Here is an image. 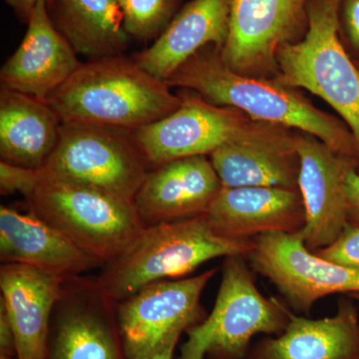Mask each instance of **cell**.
I'll return each instance as SVG.
<instances>
[{"instance_id": "obj_4", "label": "cell", "mask_w": 359, "mask_h": 359, "mask_svg": "<svg viewBox=\"0 0 359 359\" xmlns=\"http://www.w3.org/2000/svg\"><path fill=\"white\" fill-rule=\"evenodd\" d=\"M30 212L104 266L121 256L145 226L133 202L45 173L26 197Z\"/></svg>"}, {"instance_id": "obj_5", "label": "cell", "mask_w": 359, "mask_h": 359, "mask_svg": "<svg viewBox=\"0 0 359 359\" xmlns=\"http://www.w3.org/2000/svg\"><path fill=\"white\" fill-rule=\"evenodd\" d=\"M340 0H309L308 32L276 55L280 83L325 100L351 130L359 158V71L339 36Z\"/></svg>"}, {"instance_id": "obj_32", "label": "cell", "mask_w": 359, "mask_h": 359, "mask_svg": "<svg viewBox=\"0 0 359 359\" xmlns=\"http://www.w3.org/2000/svg\"><path fill=\"white\" fill-rule=\"evenodd\" d=\"M349 297H353V299H355V301L359 302V292H355V294H348Z\"/></svg>"}, {"instance_id": "obj_31", "label": "cell", "mask_w": 359, "mask_h": 359, "mask_svg": "<svg viewBox=\"0 0 359 359\" xmlns=\"http://www.w3.org/2000/svg\"><path fill=\"white\" fill-rule=\"evenodd\" d=\"M6 1L9 6L13 7V11L18 14L21 20L27 22L33 9L39 2L43 1L48 4L51 0H6Z\"/></svg>"}, {"instance_id": "obj_15", "label": "cell", "mask_w": 359, "mask_h": 359, "mask_svg": "<svg viewBox=\"0 0 359 359\" xmlns=\"http://www.w3.org/2000/svg\"><path fill=\"white\" fill-rule=\"evenodd\" d=\"M27 25L18 50L0 70L1 89L46 101L81 63L52 21L46 2L35 6Z\"/></svg>"}, {"instance_id": "obj_10", "label": "cell", "mask_w": 359, "mask_h": 359, "mask_svg": "<svg viewBox=\"0 0 359 359\" xmlns=\"http://www.w3.org/2000/svg\"><path fill=\"white\" fill-rule=\"evenodd\" d=\"M217 269L188 278L146 285L116 306L123 347L128 359L156 351L172 335L205 320L200 299Z\"/></svg>"}, {"instance_id": "obj_18", "label": "cell", "mask_w": 359, "mask_h": 359, "mask_svg": "<svg viewBox=\"0 0 359 359\" xmlns=\"http://www.w3.org/2000/svg\"><path fill=\"white\" fill-rule=\"evenodd\" d=\"M67 278L23 264H2L0 304L15 332L18 359H44L52 314Z\"/></svg>"}, {"instance_id": "obj_3", "label": "cell", "mask_w": 359, "mask_h": 359, "mask_svg": "<svg viewBox=\"0 0 359 359\" xmlns=\"http://www.w3.org/2000/svg\"><path fill=\"white\" fill-rule=\"evenodd\" d=\"M252 240H233L212 231L204 216L145 226L128 249L95 280L104 297L118 304L146 285L176 280L221 257L244 256Z\"/></svg>"}, {"instance_id": "obj_13", "label": "cell", "mask_w": 359, "mask_h": 359, "mask_svg": "<svg viewBox=\"0 0 359 359\" xmlns=\"http://www.w3.org/2000/svg\"><path fill=\"white\" fill-rule=\"evenodd\" d=\"M295 146L301 164L297 187L306 212L299 233L316 252L334 243L348 224L346 181L355 162L309 135L295 136Z\"/></svg>"}, {"instance_id": "obj_6", "label": "cell", "mask_w": 359, "mask_h": 359, "mask_svg": "<svg viewBox=\"0 0 359 359\" xmlns=\"http://www.w3.org/2000/svg\"><path fill=\"white\" fill-rule=\"evenodd\" d=\"M244 256L226 257L211 314L189 328L179 359H245L255 335H280L290 323V311L275 297L257 290Z\"/></svg>"}, {"instance_id": "obj_30", "label": "cell", "mask_w": 359, "mask_h": 359, "mask_svg": "<svg viewBox=\"0 0 359 359\" xmlns=\"http://www.w3.org/2000/svg\"><path fill=\"white\" fill-rule=\"evenodd\" d=\"M183 332H177L161 344L156 351L140 359H173L175 348Z\"/></svg>"}, {"instance_id": "obj_28", "label": "cell", "mask_w": 359, "mask_h": 359, "mask_svg": "<svg viewBox=\"0 0 359 359\" xmlns=\"http://www.w3.org/2000/svg\"><path fill=\"white\" fill-rule=\"evenodd\" d=\"M348 224L359 226V174L353 170L346 181Z\"/></svg>"}, {"instance_id": "obj_22", "label": "cell", "mask_w": 359, "mask_h": 359, "mask_svg": "<svg viewBox=\"0 0 359 359\" xmlns=\"http://www.w3.org/2000/svg\"><path fill=\"white\" fill-rule=\"evenodd\" d=\"M61 121L47 101L1 89L0 155L16 166L42 169L57 146Z\"/></svg>"}, {"instance_id": "obj_1", "label": "cell", "mask_w": 359, "mask_h": 359, "mask_svg": "<svg viewBox=\"0 0 359 359\" xmlns=\"http://www.w3.org/2000/svg\"><path fill=\"white\" fill-rule=\"evenodd\" d=\"M166 83L191 90L215 105L235 108L255 121L299 130L339 154L355 155L353 135L339 120L276 78L247 76L231 69L218 49L198 52Z\"/></svg>"}, {"instance_id": "obj_9", "label": "cell", "mask_w": 359, "mask_h": 359, "mask_svg": "<svg viewBox=\"0 0 359 359\" xmlns=\"http://www.w3.org/2000/svg\"><path fill=\"white\" fill-rule=\"evenodd\" d=\"M245 259L252 271L271 280L299 313H308L327 295L359 292L358 269L332 263L311 252L299 231L252 238V249Z\"/></svg>"}, {"instance_id": "obj_11", "label": "cell", "mask_w": 359, "mask_h": 359, "mask_svg": "<svg viewBox=\"0 0 359 359\" xmlns=\"http://www.w3.org/2000/svg\"><path fill=\"white\" fill-rule=\"evenodd\" d=\"M309 0H231L228 39L219 52L231 69L252 77L278 75L276 55L308 23Z\"/></svg>"}, {"instance_id": "obj_21", "label": "cell", "mask_w": 359, "mask_h": 359, "mask_svg": "<svg viewBox=\"0 0 359 359\" xmlns=\"http://www.w3.org/2000/svg\"><path fill=\"white\" fill-rule=\"evenodd\" d=\"M245 359H359L358 309L344 299L330 318L311 320L292 313L285 332L257 341Z\"/></svg>"}, {"instance_id": "obj_23", "label": "cell", "mask_w": 359, "mask_h": 359, "mask_svg": "<svg viewBox=\"0 0 359 359\" xmlns=\"http://www.w3.org/2000/svg\"><path fill=\"white\" fill-rule=\"evenodd\" d=\"M56 28L77 53L119 55L128 41L118 0H51Z\"/></svg>"}, {"instance_id": "obj_8", "label": "cell", "mask_w": 359, "mask_h": 359, "mask_svg": "<svg viewBox=\"0 0 359 359\" xmlns=\"http://www.w3.org/2000/svg\"><path fill=\"white\" fill-rule=\"evenodd\" d=\"M174 112L132 131L137 147L149 167L193 156H210L217 149L264 131L257 122L235 108L215 105L199 94H180Z\"/></svg>"}, {"instance_id": "obj_14", "label": "cell", "mask_w": 359, "mask_h": 359, "mask_svg": "<svg viewBox=\"0 0 359 359\" xmlns=\"http://www.w3.org/2000/svg\"><path fill=\"white\" fill-rule=\"evenodd\" d=\"M223 189L207 156L181 158L153 168L134 205L144 226L204 216Z\"/></svg>"}, {"instance_id": "obj_29", "label": "cell", "mask_w": 359, "mask_h": 359, "mask_svg": "<svg viewBox=\"0 0 359 359\" xmlns=\"http://www.w3.org/2000/svg\"><path fill=\"white\" fill-rule=\"evenodd\" d=\"M346 20L351 43L359 48V0H346Z\"/></svg>"}, {"instance_id": "obj_26", "label": "cell", "mask_w": 359, "mask_h": 359, "mask_svg": "<svg viewBox=\"0 0 359 359\" xmlns=\"http://www.w3.org/2000/svg\"><path fill=\"white\" fill-rule=\"evenodd\" d=\"M41 176V169L16 166L11 163L0 162V191L2 195L20 193L27 197Z\"/></svg>"}, {"instance_id": "obj_33", "label": "cell", "mask_w": 359, "mask_h": 359, "mask_svg": "<svg viewBox=\"0 0 359 359\" xmlns=\"http://www.w3.org/2000/svg\"><path fill=\"white\" fill-rule=\"evenodd\" d=\"M0 359H18L16 358H8V356L0 355Z\"/></svg>"}, {"instance_id": "obj_27", "label": "cell", "mask_w": 359, "mask_h": 359, "mask_svg": "<svg viewBox=\"0 0 359 359\" xmlns=\"http://www.w3.org/2000/svg\"><path fill=\"white\" fill-rule=\"evenodd\" d=\"M0 355L18 358L15 332L2 304H0Z\"/></svg>"}, {"instance_id": "obj_24", "label": "cell", "mask_w": 359, "mask_h": 359, "mask_svg": "<svg viewBox=\"0 0 359 359\" xmlns=\"http://www.w3.org/2000/svg\"><path fill=\"white\" fill-rule=\"evenodd\" d=\"M129 36L150 39L159 36L170 23L176 0H118Z\"/></svg>"}, {"instance_id": "obj_25", "label": "cell", "mask_w": 359, "mask_h": 359, "mask_svg": "<svg viewBox=\"0 0 359 359\" xmlns=\"http://www.w3.org/2000/svg\"><path fill=\"white\" fill-rule=\"evenodd\" d=\"M316 254L332 263L359 271V226L347 224L334 243Z\"/></svg>"}, {"instance_id": "obj_17", "label": "cell", "mask_w": 359, "mask_h": 359, "mask_svg": "<svg viewBox=\"0 0 359 359\" xmlns=\"http://www.w3.org/2000/svg\"><path fill=\"white\" fill-rule=\"evenodd\" d=\"M224 188L297 189L299 158L289 129L269 125L264 131L222 146L209 156Z\"/></svg>"}, {"instance_id": "obj_20", "label": "cell", "mask_w": 359, "mask_h": 359, "mask_svg": "<svg viewBox=\"0 0 359 359\" xmlns=\"http://www.w3.org/2000/svg\"><path fill=\"white\" fill-rule=\"evenodd\" d=\"M0 259L2 264H27L67 280L104 268L102 262L39 217L4 205L0 208Z\"/></svg>"}, {"instance_id": "obj_16", "label": "cell", "mask_w": 359, "mask_h": 359, "mask_svg": "<svg viewBox=\"0 0 359 359\" xmlns=\"http://www.w3.org/2000/svg\"><path fill=\"white\" fill-rule=\"evenodd\" d=\"M205 217L215 233L233 240L297 233L306 224L299 188L223 187Z\"/></svg>"}, {"instance_id": "obj_2", "label": "cell", "mask_w": 359, "mask_h": 359, "mask_svg": "<svg viewBox=\"0 0 359 359\" xmlns=\"http://www.w3.org/2000/svg\"><path fill=\"white\" fill-rule=\"evenodd\" d=\"M46 101L61 123L133 131L171 114L181 97L135 59L114 55L81 63Z\"/></svg>"}, {"instance_id": "obj_12", "label": "cell", "mask_w": 359, "mask_h": 359, "mask_svg": "<svg viewBox=\"0 0 359 359\" xmlns=\"http://www.w3.org/2000/svg\"><path fill=\"white\" fill-rule=\"evenodd\" d=\"M66 280L52 314L44 359H128L123 347L115 302L95 280Z\"/></svg>"}, {"instance_id": "obj_19", "label": "cell", "mask_w": 359, "mask_h": 359, "mask_svg": "<svg viewBox=\"0 0 359 359\" xmlns=\"http://www.w3.org/2000/svg\"><path fill=\"white\" fill-rule=\"evenodd\" d=\"M231 0H192L135 60L149 73L167 82L205 47L221 52L229 33Z\"/></svg>"}, {"instance_id": "obj_7", "label": "cell", "mask_w": 359, "mask_h": 359, "mask_svg": "<svg viewBox=\"0 0 359 359\" xmlns=\"http://www.w3.org/2000/svg\"><path fill=\"white\" fill-rule=\"evenodd\" d=\"M148 167L131 130L61 123L57 146L42 170L134 203Z\"/></svg>"}]
</instances>
